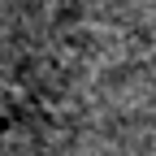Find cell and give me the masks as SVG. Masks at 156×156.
Instances as JSON below:
<instances>
[{"label": "cell", "mask_w": 156, "mask_h": 156, "mask_svg": "<svg viewBox=\"0 0 156 156\" xmlns=\"http://www.w3.org/2000/svg\"><path fill=\"white\" fill-rule=\"evenodd\" d=\"M78 61L48 26H0V156H30L56 139Z\"/></svg>", "instance_id": "cell-1"}]
</instances>
